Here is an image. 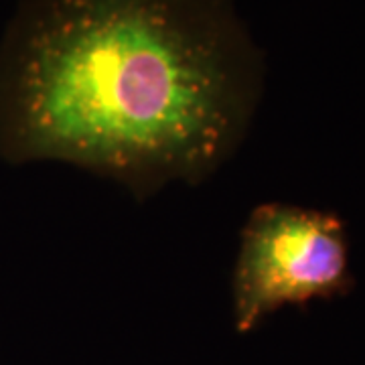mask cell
<instances>
[{"instance_id": "1", "label": "cell", "mask_w": 365, "mask_h": 365, "mask_svg": "<svg viewBox=\"0 0 365 365\" xmlns=\"http://www.w3.org/2000/svg\"><path fill=\"white\" fill-rule=\"evenodd\" d=\"M264 61L230 0H23L0 41V155L148 199L246 138Z\"/></svg>"}, {"instance_id": "2", "label": "cell", "mask_w": 365, "mask_h": 365, "mask_svg": "<svg viewBox=\"0 0 365 365\" xmlns=\"http://www.w3.org/2000/svg\"><path fill=\"white\" fill-rule=\"evenodd\" d=\"M353 287L347 230L335 213L288 203L250 211L232 274L237 333L282 307L345 297Z\"/></svg>"}]
</instances>
